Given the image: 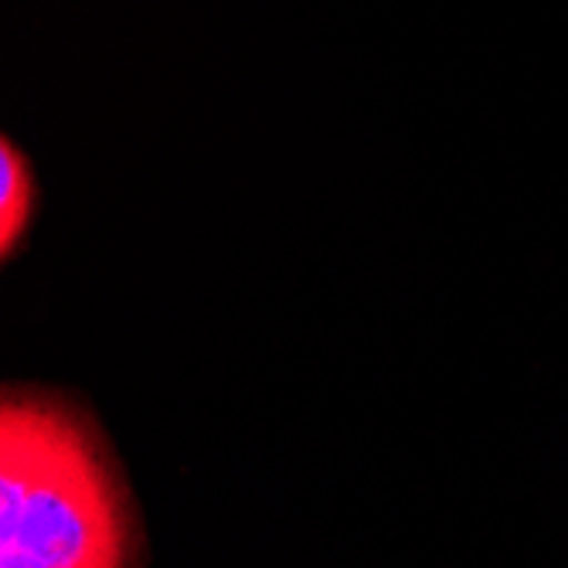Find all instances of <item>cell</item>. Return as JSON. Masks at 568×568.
<instances>
[{"label": "cell", "mask_w": 568, "mask_h": 568, "mask_svg": "<svg viewBox=\"0 0 568 568\" xmlns=\"http://www.w3.org/2000/svg\"><path fill=\"white\" fill-rule=\"evenodd\" d=\"M41 215V178L31 153L11 136H0V260L14 263L28 248Z\"/></svg>", "instance_id": "7a4b0ae2"}, {"label": "cell", "mask_w": 568, "mask_h": 568, "mask_svg": "<svg viewBox=\"0 0 568 568\" xmlns=\"http://www.w3.org/2000/svg\"><path fill=\"white\" fill-rule=\"evenodd\" d=\"M146 538L116 449L82 398L0 395V568H143Z\"/></svg>", "instance_id": "6da1fadb"}]
</instances>
